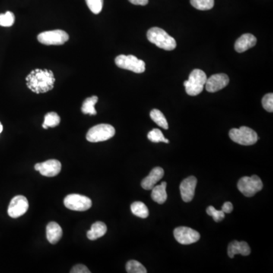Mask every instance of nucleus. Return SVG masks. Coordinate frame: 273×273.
Listing matches in <instances>:
<instances>
[{"label": "nucleus", "instance_id": "1", "mask_svg": "<svg viewBox=\"0 0 273 273\" xmlns=\"http://www.w3.org/2000/svg\"><path fill=\"white\" fill-rule=\"evenodd\" d=\"M55 77L51 70L36 68L26 77L27 87L35 93H44L52 90Z\"/></svg>", "mask_w": 273, "mask_h": 273}, {"label": "nucleus", "instance_id": "2", "mask_svg": "<svg viewBox=\"0 0 273 273\" xmlns=\"http://www.w3.org/2000/svg\"><path fill=\"white\" fill-rule=\"evenodd\" d=\"M147 39L153 44L165 50H173L177 46L175 39L160 27H155L150 28L147 31Z\"/></svg>", "mask_w": 273, "mask_h": 273}, {"label": "nucleus", "instance_id": "3", "mask_svg": "<svg viewBox=\"0 0 273 273\" xmlns=\"http://www.w3.org/2000/svg\"><path fill=\"white\" fill-rule=\"evenodd\" d=\"M207 77L206 73L201 69H194L191 71L188 81L184 82L187 93L190 96L200 94L205 87Z\"/></svg>", "mask_w": 273, "mask_h": 273}, {"label": "nucleus", "instance_id": "4", "mask_svg": "<svg viewBox=\"0 0 273 273\" xmlns=\"http://www.w3.org/2000/svg\"><path fill=\"white\" fill-rule=\"evenodd\" d=\"M229 137L234 142L245 146L255 144L259 140L256 131L246 126L232 128L229 131Z\"/></svg>", "mask_w": 273, "mask_h": 273}, {"label": "nucleus", "instance_id": "5", "mask_svg": "<svg viewBox=\"0 0 273 273\" xmlns=\"http://www.w3.org/2000/svg\"><path fill=\"white\" fill-rule=\"evenodd\" d=\"M115 130L109 124H100L90 128L86 135L89 142L97 143L106 141L115 135Z\"/></svg>", "mask_w": 273, "mask_h": 273}, {"label": "nucleus", "instance_id": "6", "mask_svg": "<svg viewBox=\"0 0 273 273\" xmlns=\"http://www.w3.org/2000/svg\"><path fill=\"white\" fill-rule=\"evenodd\" d=\"M262 181L258 175L242 178L238 182V188L245 197L251 198L263 189Z\"/></svg>", "mask_w": 273, "mask_h": 273}, {"label": "nucleus", "instance_id": "7", "mask_svg": "<svg viewBox=\"0 0 273 273\" xmlns=\"http://www.w3.org/2000/svg\"><path fill=\"white\" fill-rule=\"evenodd\" d=\"M117 66L122 69L129 70L134 73H143L145 71V62L134 55H119L115 58Z\"/></svg>", "mask_w": 273, "mask_h": 273}, {"label": "nucleus", "instance_id": "8", "mask_svg": "<svg viewBox=\"0 0 273 273\" xmlns=\"http://www.w3.org/2000/svg\"><path fill=\"white\" fill-rule=\"evenodd\" d=\"M69 36L62 30H49L42 32L38 35L37 40L40 43L47 46L50 45H62L68 41Z\"/></svg>", "mask_w": 273, "mask_h": 273}, {"label": "nucleus", "instance_id": "9", "mask_svg": "<svg viewBox=\"0 0 273 273\" xmlns=\"http://www.w3.org/2000/svg\"><path fill=\"white\" fill-rule=\"evenodd\" d=\"M64 204L68 210L74 211H86L92 207L90 198L81 194H69L65 197Z\"/></svg>", "mask_w": 273, "mask_h": 273}, {"label": "nucleus", "instance_id": "10", "mask_svg": "<svg viewBox=\"0 0 273 273\" xmlns=\"http://www.w3.org/2000/svg\"><path fill=\"white\" fill-rule=\"evenodd\" d=\"M174 236L179 243L184 245H191L200 240L199 232L191 228L178 227L174 230Z\"/></svg>", "mask_w": 273, "mask_h": 273}, {"label": "nucleus", "instance_id": "11", "mask_svg": "<svg viewBox=\"0 0 273 273\" xmlns=\"http://www.w3.org/2000/svg\"><path fill=\"white\" fill-rule=\"evenodd\" d=\"M29 204L25 197L18 195L12 198L8 208V216L11 218H18L28 210Z\"/></svg>", "mask_w": 273, "mask_h": 273}, {"label": "nucleus", "instance_id": "12", "mask_svg": "<svg viewBox=\"0 0 273 273\" xmlns=\"http://www.w3.org/2000/svg\"><path fill=\"white\" fill-rule=\"evenodd\" d=\"M35 170L39 171L43 176L54 177L58 175L62 169V164L57 160H49L41 163H36Z\"/></svg>", "mask_w": 273, "mask_h": 273}, {"label": "nucleus", "instance_id": "13", "mask_svg": "<svg viewBox=\"0 0 273 273\" xmlns=\"http://www.w3.org/2000/svg\"><path fill=\"white\" fill-rule=\"evenodd\" d=\"M229 77L226 74H213L206 81V90L210 93H215L225 88L229 84Z\"/></svg>", "mask_w": 273, "mask_h": 273}, {"label": "nucleus", "instance_id": "14", "mask_svg": "<svg viewBox=\"0 0 273 273\" xmlns=\"http://www.w3.org/2000/svg\"><path fill=\"white\" fill-rule=\"evenodd\" d=\"M198 179L194 176H190L182 181L180 185L181 195L185 202H191L194 197Z\"/></svg>", "mask_w": 273, "mask_h": 273}, {"label": "nucleus", "instance_id": "15", "mask_svg": "<svg viewBox=\"0 0 273 273\" xmlns=\"http://www.w3.org/2000/svg\"><path fill=\"white\" fill-rule=\"evenodd\" d=\"M164 175V170L161 167H155L152 169L148 176L144 178L141 182V187L144 189L151 190L156 184L163 179Z\"/></svg>", "mask_w": 273, "mask_h": 273}, {"label": "nucleus", "instance_id": "16", "mask_svg": "<svg viewBox=\"0 0 273 273\" xmlns=\"http://www.w3.org/2000/svg\"><path fill=\"white\" fill-rule=\"evenodd\" d=\"M251 248L247 242L233 241L228 246V255L229 258H234L236 255L248 256L251 254Z\"/></svg>", "mask_w": 273, "mask_h": 273}, {"label": "nucleus", "instance_id": "17", "mask_svg": "<svg viewBox=\"0 0 273 273\" xmlns=\"http://www.w3.org/2000/svg\"><path fill=\"white\" fill-rule=\"evenodd\" d=\"M257 44V38L251 33H245L236 40L235 49L238 52H244Z\"/></svg>", "mask_w": 273, "mask_h": 273}, {"label": "nucleus", "instance_id": "18", "mask_svg": "<svg viewBox=\"0 0 273 273\" xmlns=\"http://www.w3.org/2000/svg\"><path fill=\"white\" fill-rule=\"evenodd\" d=\"M62 237V229L58 223L50 222L46 226V238L52 245L58 243Z\"/></svg>", "mask_w": 273, "mask_h": 273}, {"label": "nucleus", "instance_id": "19", "mask_svg": "<svg viewBox=\"0 0 273 273\" xmlns=\"http://www.w3.org/2000/svg\"><path fill=\"white\" fill-rule=\"evenodd\" d=\"M166 182H162L160 185L153 187L152 188L151 198L153 201L159 204H163L167 200V193H166Z\"/></svg>", "mask_w": 273, "mask_h": 273}, {"label": "nucleus", "instance_id": "20", "mask_svg": "<svg viewBox=\"0 0 273 273\" xmlns=\"http://www.w3.org/2000/svg\"><path fill=\"white\" fill-rule=\"evenodd\" d=\"M107 232L106 225L103 222H96L91 226V229L87 233L89 240L95 241L105 236Z\"/></svg>", "mask_w": 273, "mask_h": 273}, {"label": "nucleus", "instance_id": "21", "mask_svg": "<svg viewBox=\"0 0 273 273\" xmlns=\"http://www.w3.org/2000/svg\"><path fill=\"white\" fill-rule=\"evenodd\" d=\"M131 210L133 214L140 218L146 219L149 216V210L147 206L143 202L137 201L134 202L131 206Z\"/></svg>", "mask_w": 273, "mask_h": 273}, {"label": "nucleus", "instance_id": "22", "mask_svg": "<svg viewBox=\"0 0 273 273\" xmlns=\"http://www.w3.org/2000/svg\"><path fill=\"white\" fill-rule=\"evenodd\" d=\"M98 101V97L96 96H90L89 98L86 99L83 103L81 111L84 114H89V115H96V111L95 109V105Z\"/></svg>", "mask_w": 273, "mask_h": 273}, {"label": "nucleus", "instance_id": "23", "mask_svg": "<svg viewBox=\"0 0 273 273\" xmlns=\"http://www.w3.org/2000/svg\"><path fill=\"white\" fill-rule=\"evenodd\" d=\"M150 118H151L152 120L155 123H157V125H158L161 128H164V129H168L169 128V125H168L166 117L163 115V112L159 110V109H153L150 112Z\"/></svg>", "mask_w": 273, "mask_h": 273}, {"label": "nucleus", "instance_id": "24", "mask_svg": "<svg viewBox=\"0 0 273 273\" xmlns=\"http://www.w3.org/2000/svg\"><path fill=\"white\" fill-rule=\"evenodd\" d=\"M191 4L198 10H210L214 6V0H191Z\"/></svg>", "mask_w": 273, "mask_h": 273}, {"label": "nucleus", "instance_id": "25", "mask_svg": "<svg viewBox=\"0 0 273 273\" xmlns=\"http://www.w3.org/2000/svg\"><path fill=\"white\" fill-rule=\"evenodd\" d=\"M147 138L153 143L164 142L166 144L169 143V140L165 138L163 132L160 129H157V128H154V129L150 131L147 134Z\"/></svg>", "mask_w": 273, "mask_h": 273}, {"label": "nucleus", "instance_id": "26", "mask_svg": "<svg viewBox=\"0 0 273 273\" xmlns=\"http://www.w3.org/2000/svg\"><path fill=\"white\" fill-rule=\"evenodd\" d=\"M126 271L128 273H146L145 267L137 261H130L126 264Z\"/></svg>", "mask_w": 273, "mask_h": 273}, {"label": "nucleus", "instance_id": "27", "mask_svg": "<svg viewBox=\"0 0 273 273\" xmlns=\"http://www.w3.org/2000/svg\"><path fill=\"white\" fill-rule=\"evenodd\" d=\"M60 123V117L58 116L56 112H51L46 114L44 118V125L49 128H54L58 126Z\"/></svg>", "mask_w": 273, "mask_h": 273}, {"label": "nucleus", "instance_id": "28", "mask_svg": "<svg viewBox=\"0 0 273 273\" xmlns=\"http://www.w3.org/2000/svg\"><path fill=\"white\" fill-rule=\"evenodd\" d=\"M14 23V15L11 11L0 14V26L11 27Z\"/></svg>", "mask_w": 273, "mask_h": 273}, {"label": "nucleus", "instance_id": "29", "mask_svg": "<svg viewBox=\"0 0 273 273\" xmlns=\"http://www.w3.org/2000/svg\"><path fill=\"white\" fill-rule=\"evenodd\" d=\"M87 6L94 14H99L103 9V0H86Z\"/></svg>", "mask_w": 273, "mask_h": 273}, {"label": "nucleus", "instance_id": "30", "mask_svg": "<svg viewBox=\"0 0 273 273\" xmlns=\"http://www.w3.org/2000/svg\"><path fill=\"white\" fill-rule=\"evenodd\" d=\"M207 213L210 217H212L214 221L219 223L225 218V213L222 210H216L213 206L207 207Z\"/></svg>", "mask_w": 273, "mask_h": 273}, {"label": "nucleus", "instance_id": "31", "mask_svg": "<svg viewBox=\"0 0 273 273\" xmlns=\"http://www.w3.org/2000/svg\"><path fill=\"white\" fill-rule=\"evenodd\" d=\"M263 107L269 112H273V94L272 93H267L263 97Z\"/></svg>", "mask_w": 273, "mask_h": 273}, {"label": "nucleus", "instance_id": "32", "mask_svg": "<svg viewBox=\"0 0 273 273\" xmlns=\"http://www.w3.org/2000/svg\"><path fill=\"white\" fill-rule=\"evenodd\" d=\"M71 273H90V271H89L87 267L83 265V264H77V265L74 266L72 269H71Z\"/></svg>", "mask_w": 273, "mask_h": 273}, {"label": "nucleus", "instance_id": "33", "mask_svg": "<svg viewBox=\"0 0 273 273\" xmlns=\"http://www.w3.org/2000/svg\"><path fill=\"white\" fill-rule=\"evenodd\" d=\"M233 210V205L231 202H226L222 207V211L224 213H231Z\"/></svg>", "mask_w": 273, "mask_h": 273}, {"label": "nucleus", "instance_id": "34", "mask_svg": "<svg viewBox=\"0 0 273 273\" xmlns=\"http://www.w3.org/2000/svg\"><path fill=\"white\" fill-rule=\"evenodd\" d=\"M131 3L136 5H146L148 4V0H128Z\"/></svg>", "mask_w": 273, "mask_h": 273}, {"label": "nucleus", "instance_id": "35", "mask_svg": "<svg viewBox=\"0 0 273 273\" xmlns=\"http://www.w3.org/2000/svg\"><path fill=\"white\" fill-rule=\"evenodd\" d=\"M2 129H3V127H2V124L0 122V133H2Z\"/></svg>", "mask_w": 273, "mask_h": 273}, {"label": "nucleus", "instance_id": "36", "mask_svg": "<svg viewBox=\"0 0 273 273\" xmlns=\"http://www.w3.org/2000/svg\"><path fill=\"white\" fill-rule=\"evenodd\" d=\"M43 128H45V129H47L48 127L46 126V125H44V124H43Z\"/></svg>", "mask_w": 273, "mask_h": 273}]
</instances>
